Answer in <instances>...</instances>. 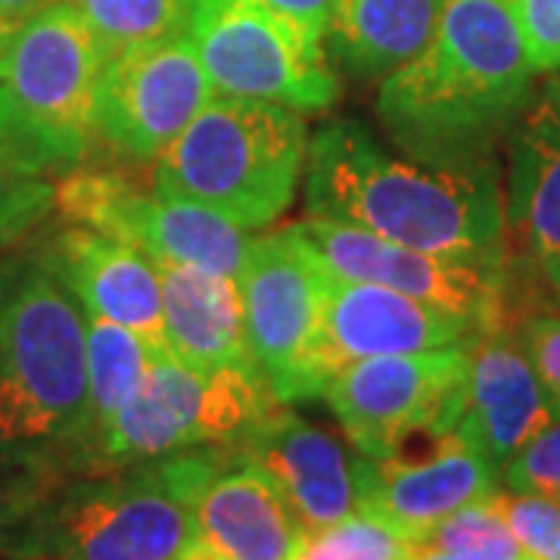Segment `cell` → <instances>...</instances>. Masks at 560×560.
I'll return each mask as SVG.
<instances>
[{"label":"cell","mask_w":560,"mask_h":560,"mask_svg":"<svg viewBox=\"0 0 560 560\" xmlns=\"http://www.w3.org/2000/svg\"><path fill=\"white\" fill-rule=\"evenodd\" d=\"M261 3H268L283 20L293 22L305 38H312L315 44H324L337 0H261Z\"/></svg>","instance_id":"4dcf8cb0"},{"label":"cell","mask_w":560,"mask_h":560,"mask_svg":"<svg viewBox=\"0 0 560 560\" xmlns=\"http://www.w3.org/2000/svg\"><path fill=\"white\" fill-rule=\"evenodd\" d=\"M180 560H221V558L212 551V548H206L202 541H197V545H194V548H190V551H187Z\"/></svg>","instance_id":"836d02e7"},{"label":"cell","mask_w":560,"mask_h":560,"mask_svg":"<svg viewBox=\"0 0 560 560\" xmlns=\"http://www.w3.org/2000/svg\"><path fill=\"white\" fill-rule=\"evenodd\" d=\"M190 508L200 541L221 560H300L308 536L278 486L234 445H221Z\"/></svg>","instance_id":"ffe728a7"},{"label":"cell","mask_w":560,"mask_h":560,"mask_svg":"<svg viewBox=\"0 0 560 560\" xmlns=\"http://www.w3.org/2000/svg\"><path fill=\"white\" fill-rule=\"evenodd\" d=\"M88 440V324L40 253L0 261V442Z\"/></svg>","instance_id":"277c9868"},{"label":"cell","mask_w":560,"mask_h":560,"mask_svg":"<svg viewBox=\"0 0 560 560\" xmlns=\"http://www.w3.org/2000/svg\"><path fill=\"white\" fill-rule=\"evenodd\" d=\"M234 448L278 486L305 533L361 511L368 458L349 455L334 433L300 418L290 405L278 401L234 442Z\"/></svg>","instance_id":"5bb4252c"},{"label":"cell","mask_w":560,"mask_h":560,"mask_svg":"<svg viewBox=\"0 0 560 560\" xmlns=\"http://www.w3.org/2000/svg\"><path fill=\"white\" fill-rule=\"evenodd\" d=\"M420 545L458 560H533L504 521L495 499H482L440 521Z\"/></svg>","instance_id":"d4e9b609"},{"label":"cell","mask_w":560,"mask_h":560,"mask_svg":"<svg viewBox=\"0 0 560 560\" xmlns=\"http://www.w3.org/2000/svg\"><path fill=\"white\" fill-rule=\"evenodd\" d=\"M215 94L187 35L113 54L103 69L91 128L125 156L160 153Z\"/></svg>","instance_id":"4fadbf2b"},{"label":"cell","mask_w":560,"mask_h":560,"mask_svg":"<svg viewBox=\"0 0 560 560\" xmlns=\"http://www.w3.org/2000/svg\"><path fill=\"white\" fill-rule=\"evenodd\" d=\"M305 212L408 249L511 265L499 165L393 156L361 121H324L308 138Z\"/></svg>","instance_id":"7a4b0ae2"},{"label":"cell","mask_w":560,"mask_h":560,"mask_svg":"<svg viewBox=\"0 0 560 560\" xmlns=\"http://www.w3.org/2000/svg\"><path fill=\"white\" fill-rule=\"evenodd\" d=\"M88 324V440L138 389L147 368L160 355L140 334L113 320L84 315Z\"/></svg>","instance_id":"603a6c76"},{"label":"cell","mask_w":560,"mask_h":560,"mask_svg":"<svg viewBox=\"0 0 560 560\" xmlns=\"http://www.w3.org/2000/svg\"><path fill=\"white\" fill-rule=\"evenodd\" d=\"M293 228L318 249L337 278L399 290L405 296L474 320L480 330L514 320L511 265L420 253L334 219L305 215Z\"/></svg>","instance_id":"7c38bea8"},{"label":"cell","mask_w":560,"mask_h":560,"mask_svg":"<svg viewBox=\"0 0 560 560\" xmlns=\"http://www.w3.org/2000/svg\"><path fill=\"white\" fill-rule=\"evenodd\" d=\"M517 340L529 364L536 368L541 386L560 408V315L558 312H529L514 320Z\"/></svg>","instance_id":"f546056e"},{"label":"cell","mask_w":560,"mask_h":560,"mask_svg":"<svg viewBox=\"0 0 560 560\" xmlns=\"http://www.w3.org/2000/svg\"><path fill=\"white\" fill-rule=\"evenodd\" d=\"M480 327L445 308L381 283L337 278L320 330V368L327 381L342 364L377 355H408L474 340Z\"/></svg>","instance_id":"e0dca14e"},{"label":"cell","mask_w":560,"mask_h":560,"mask_svg":"<svg viewBox=\"0 0 560 560\" xmlns=\"http://www.w3.org/2000/svg\"><path fill=\"white\" fill-rule=\"evenodd\" d=\"M221 445L94 474L0 529L10 560H180L197 541L194 492Z\"/></svg>","instance_id":"3957f363"},{"label":"cell","mask_w":560,"mask_h":560,"mask_svg":"<svg viewBox=\"0 0 560 560\" xmlns=\"http://www.w3.org/2000/svg\"><path fill=\"white\" fill-rule=\"evenodd\" d=\"M411 560H458V558H452V555H442V551L430 548V545H418V548H415V555H411Z\"/></svg>","instance_id":"d6a6232c"},{"label":"cell","mask_w":560,"mask_h":560,"mask_svg":"<svg viewBox=\"0 0 560 560\" xmlns=\"http://www.w3.org/2000/svg\"><path fill=\"white\" fill-rule=\"evenodd\" d=\"M50 3L57 0H0V28L10 32L13 25H20L22 20H28L32 13H38Z\"/></svg>","instance_id":"1f68e13d"},{"label":"cell","mask_w":560,"mask_h":560,"mask_svg":"<svg viewBox=\"0 0 560 560\" xmlns=\"http://www.w3.org/2000/svg\"><path fill=\"white\" fill-rule=\"evenodd\" d=\"M308 160V128L278 103L212 94L153 165V187L200 202L243 231L293 206Z\"/></svg>","instance_id":"5b68a950"},{"label":"cell","mask_w":560,"mask_h":560,"mask_svg":"<svg viewBox=\"0 0 560 560\" xmlns=\"http://www.w3.org/2000/svg\"><path fill=\"white\" fill-rule=\"evenodd\" d=\"M113 54L187 35L190 0H72Z\"/></svg>","instance_id":"cb8c5ba5"},{"label":"cell","mask_w":560,"mask_h":560,"mask_svg":"<svg viewBox=\"0 0 560 560\" xmlns=\"http://www.w3.org/2000/svg\"><path fill=\"white\" fill-rule=\"evenodd\" d=\"M153 261L162 283V320L168 352L206 371H259L246 337L241 283L178 261Z\"/></svg>","instance_id":"44dd1931"},{"label":"cell","mask_w":560,"mask_h":560,"mask_svg":"<svg viewBox=\"0 0 560 560\" xmlns=\"http://www.w3.org/2000/svg\"><path fill=\"white\" fill-rule=\"evenodd\" d=\"M470 342L342 364L324 399L364 458H393L427 433L455 430L464 411Z\"/></svg>","instance_id":"30bf717a"},{"label":"cell","mask_w":560,"mask_h":560,"mask_svg":"<svg viewBox=\"0 0 560 560\" xmlns=\"http://www.w3.org/2000/svg\"><path fill=\"white\" fill-rule=\"evenodd\" d=\"M3 35H7V32H3V28H0V44H3Z\"/></svg>","instance_id":"e575fe53"},{"label":"cell","mask_w":560,"mask_h":560,"mask_svg":"<svg viewBox=\"0 0 560 560\" xmlns=\"http://www.w3.org/2000/svg\"><path fill=\"white\" fill-rule=\"evenodd\" d=\"M508 253L526 275L560 296V75L545 81L511 131L504 194Z\"/></svg>","instance_id":"2e32d148"},{"label":"cell","mask_w":560,"mask_h":560,"mask_svg":"<svg viewBox=\"0 0 560 560\" xmlns=\"http://www.w3.org/2000/svg\"><path fill=\"white\" fill-rule=\"evenodd\" d=\"M536 72L560 75V0H511Z\"/></svg>","instance_id":"f1b7e54d"},{"label":"cell","mask_w":560,"mask_h":560,"mask_svg":"<svg viewBox=\"0 0 560 560\" xmlns=\"http://www.w3.org/2000/svg\"><path fill=\"white\" fill-rule=\"evenodd\" d=\"M511 0H445L415 60L393 69L377 91V119L411 160L486 165L536 97Z\"/></svg>","instance_id":"6da1fadb"},{"label":"cell","mask_w":560,"mask_h":560,"mask_svg":"<svg viewBox=\"0 0 560 560\" xmlns=\"http://www.w3.org/2000/svg\"><path fill=\"white\" fill-rule=\"evenodd\" d=\"M275 405L261 371H206L160 352L131 399L84 445L88 470L106 474L200 445H234Z\"/></svg>","instance_id":"52a82bcc"},{"label":"cell","mask_w":560,"mask_h":560,"mask_svg":"<svg viewBox=\"0 0 560 560\" xmlns=\"http://www.w3.org/2000/svg\"><path fill=\"white\" fill-rule=\"evenodd\" d=\"M560 415L523 352L514 320L480 330L470 342V368L458 430L495 467L508 464L548 420Z\"/></svg>","instance_id":"ac0fdd59"},{"label":"cell","mask_w":560,"mask_h":560,"mask_svg":"<svg viewBox=\"0 0 560 560\" xmlns=\"http://www.w3.org/2000/svg\"><path fill=\"white\" fill-rule=\"evenodd\" d=\"M187 38L215 94L278 103L300 116L340 101L327 47L261 0H190Z\"/></svg>","instance_id":"9c48e42d"},{"label":"cell","mask_w":560,"mask_h":560,"mask_svg":"<svg viewBox=\"0 0 560 560\" xmlns=\"http://www.w3.org/2000/svg\"><path fill=\"white\" fill-rule=\"evenodd\" d=\"M40 256L75 296L84 315L121 324L140 334L156 352H168L160 271L143 249L101 231L69 224L47 249H40Z\"/></svg>","instance_id":"d6986e66"},{"label":"cell","mask_w":560,"mask_h":560,"mask_svg":"<svg viewBox=\"0 0 560 560\" xmlns=\"http://www.w3.org/2000/svg\"><path fill=\"white\" fill-rule=\"evenodd\" d=\"M511 533L517 536L526 555L533 560H560V504L539 499V495H521V492H495L492 495Z\"/></svg>","instance_id":"83f0119b"},{"label":"cell","mask_w":560,"mask_h":560,"mask_svg":"<svg viewBox=\"0 0 560 560\" xmlns=\"http://www.w3.org/2000/svg\"><path fill=\"white\" fill-rule=\"evenodd\" d=\"M106 62L72 0L13 25L0 44V143L38 172L79 165Z\"/></svg>","instance_id":"8992f818"},{"label":"cell","mask_w":560,"mask_h":560,"mask_svg":"<svg viewBox=\"0 0 560 560\" xmlns=\"http://www.w3.org/2000/svg\"><path fill=\"white\" fill-rule=\"evenodd\" d=\"M57 187L0 143V253L50 215Z\"/></svg>","instance_id":"4316f807"},{"label":"cell","mask_w":560,"mask_h":560,"mask_svg":"<svg viewBox=\"0 0 560 560\" xmlns=\"http://www.w3.org/2000/svg\"><path fill=\"white\" fill-rule=\"evenodd\" d=\"M57 209L81 224L131 243L150 259L178 261L241 280L253 237L200 202L168 190H140L119 172H79L57 187Z\"/></svg>","instance_id":"8fae6325"},{"label":"cell","mask_w":560,"mask_h":560,"mask_svg":"<svg viewBox=\"0 0 560 560\" xmlns=\"http://www.w3.org/2000/svg\"><path fill=\"white\" fill-rule=\"evenodd\" d=\"M445 0H337L327 25L334 57L355 75H389L415 60Z\"/></svg>","instance_id":"7402d4cb"},{"label":"cell","mask_w":560,"mask_h":560,"mask_svg":"<svg viewBox=\"0 0 560 560\" xmlns=\"http://www.w3.org/2000/svg\"><path fill=\"white\" fill-rule=\"evenodd\" d=\"M499 482V467L455 427L433 436L420 455L368 458L361 511L389 521L420 545L448 514L492 499Z\"/></svg>","instance_id":"9a60e30c"},{"label":"cell","mask_w":560,"mask_h":560,"mask_svg":"<svg viewBox=\"0 0 560 560\" xmlns=\"http://www.w3.org/2000/svg\"><path fill=\"white\" fill-rule=\"evenodd\" d=\"M415 541L371 511L330 523L305 536L300 560H411Z\"/></svg>","instance_id":"484cf974"},{"label":"cell","mask_w":560,"mask_h":560,"mask_svg":"<svg viewBox=\"0 0 560 560\" xmlns=\"http://www.w3.org/2000/svg\"><path fill=\"white\" fill-rule=\"evenodd\" d=\"M243 318L256 364L280 405L320 396L324 312L337 275L290 224L253 241L241 275Z\"/></svg>","instance_id":"ba28073f"}]
</instances>
